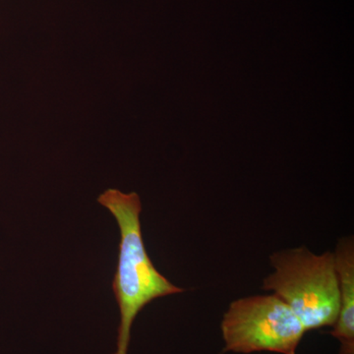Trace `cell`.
<instances>
[{"mask_svg": "<svg viewBox=\"0 0 354 354\" xmlns=\"http://www.w3.org/2000/svg\"><path fill=\"white\" fill-rule=\"evenodd\" d=\"M223 353L297 354L306 330L276 295L239 298L230 304L221 324Z\"/></svg>", "mask_w": 354, "mask_h": 354, "instance_id": "obj_3", "label": "cell"}, {"mask_svg": "<svg viewBox=\"0 0 354 354\" xmlns=\"http://www.w3.org/2000/svg\"><path fill=\"white\" fill-rule=\"evenodd\" d=\"M270 263L274 272L263 281V290L283 300L306 332L335 325L339 293L334 253L319 255L300 246L272 253Z\"/></svg>", "mask_w": 354, "mask_h": 354, "instance_id": "obj_2", "label": "cell"}, {"mask_svg": "<svg viewBox=\"0 0 354 354\" xmlns=\"http://www.w3.org/2000/svg\"><path fill=\"white\" fill-rule=\"evenodd\" d=\"M334 258L339 279V309L330 335L339 342V354H354V239H339Z\"/></svg>", "mask_w": 354, "mask_h": 354, "instance_id": "obj_4", "label": "cell"}, {"mask_svg": "<svg viewBox=\"0 0 354 354\" xmlns=\"http://www.w3.org/2000/svg\"><path fill=\"white\" fill-rule=\"evenodd\" d=\"M97 201L111 212L120 230L118 267L113 281L120 323L113 354H128L132 325L140 311L157 298L183 293L184 290L162 276L147 253L140 221L139 195L108 189Z\"/></svg>", "mask_w": 354, "mask_h": 354, "instance_id": "obj_1", "label": "cell"}]
</instances>
